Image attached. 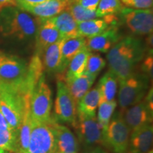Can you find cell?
I'll return each mask as SVG.
<instances>
[{
    "label": "cell",
    "mask_w": 153,
    "mask_h": 153,
    "mask_svg": "<svg viewBox=\"0 0 153 153\" xmlns=\"http://www.w3.org/2000/svg\"><path fill=\"white\" fill-rule=\"evenodd\" d=\"M125 7L137 9H152L153 0H126L123 3Z\"/></svg>",
    "instance_id": "1f68e13d"
},
{
    "label": "cell",
    "mask_w": 153,
    "mask_h": 153,
    "mask_svg": "<svg viewBox=\"0 0 153 153\" xmlns=\"http://www.w3.org/2000/svg\"><path fill=\"white\" fill-rule=\"evenodd\" d=\"M79 142L86 149L103 145L104 133L96 116H89L76 111V119L72 124Z\"/></svg>",
    "instance_id": "52a82bcc"
},
{
    "label": "cell",
    "mask_w": 153,
    "mask_h": 153,
    "mask_svg": "<svg viewBox=\"0 0 153 153\" xmlns=\"http://www.w3.org/2000/svg\"><path fill=\"white\" fill-rule=\"evenodd\" d=\"M85 153H108V152H107L106 151H105V150L100 148V147H96V148H94L92 149H89V150H88L87 152H85Z\"/></svg>",
    "instance_id": "74e56055"
},
{
    "label": "cell",
    "mask_w": 153,
    "mask_h": 153,
    "mask_svg": "<svg viewBox=\"0 0 153 153\" xmlns=\"http://www.w3.org/2000/svg\"><path fill=\"white\" fill-rule=\"evenodd\" d=\"M18 131H3L0 129V148L11 153L17 152Z\"/></svg>",
    "instance_id": "4dcf8cb0"
},
{
    "label": "cell",
    "mask_w": 153,
    "mask_h": 153,
    "mask_svg": "<svg viewBox=\"0 0 153 153\" xmlns=\"http://www.w3.org/2000/svg\"><path fill=\"white\" fill-rule=\"evenodd\" d=\"M124 7L120 0H100L96 12L99 18H103L109 15L119 14Z\"/></svg>",
    "instance_id": "83f0119b"
},
{
    "label": "cell",
    "mask_w": 153,
    "mask_h": 153,
    "mask_svg": "<svg viewBox=\"0 0 153 153\" xmlns=\"http://www.w3.org/2000/svg\"><path fill=\"white\" fill-rule=\"evenodd\" d=\"M66 10L71 14L72 17L77 23L99 18L96 11H89L83 8L74 0H71Z\"/></svg>",
    "instance_id": "f1b7e54d"
},
{
    "label": "cell",
    "mask_w": 153,
    "mask_h": 153,
    "mask_svg": "<svg viewBox=\"0 0 153 153\" xmlns=\"http://www.w3.org/2000/svg\"><path fill=\"white\" fill-rule=\"evenodd\" d=\"M118 79L111 70H108L99 80L98 87L101 94L100 101H112L115 100L117 92Z\"/></svg>",
    "instance_id": "cb8c5ba5"
},
{
    "label": "cell",
    "mask_w": 153,
    "mask_h": 153,
    "mask_svg": "<svg viewBox=\"0 0 153 153\" xmlns=\"http://www.w3.org/2000/svg\"><path fill=\"white\" fill-rule=\"evenodd\" d=\"M62 77L63 76L60 74H58L57 81V94L53 117L58 123L61 122L72 124L76 119V105Z\"/></svg>",
    "instance_id": "9c48e42d"
},
{
    "label": "cell",
    "mask_w": 153,
    "mask_h": 153,
    "mask_svg": "<svg viewBox=\"0 0 153 153\" xmlns=\"http://www.w3.org/2000/svg\"><path fill=\"white\" fill-rule=\"evenodd\" d=\"M96 77L84 72L79 77L65 81L72 99L77 105L78 102L93 85Z\"/></svg>",
    "instance_id": "7402d4cb"
},
{
    "label": "cell",
    "mask_w": 153,
    "mask_h": 153,
    "mask_svg": "<svg viewBox=\"0 0 153 153\" xmlns=\"http://www.w3.org/2000/svg\"><path fill=\"white\" fill-rule=\"evenodd\" d=\"M47 1L48 0H15L16 6L20 9L24 8V7H34Z\"/></svg>",
    "instance_id": "e575fe53"
},
{
    "label": "cell",
    "mask_w": 153,
    "mask_h": 153,
    "mask_svg": "<svg viewBox=\"0 0 153 153\" xmlns=\"http://www.w3.org/2000/svg\"><path fill=\"white\" fill-rule=\"evenodd\" d=\"M31 130L32 118L30 116V106H28L25 112L22 125L18 130L16 153H27Z\"/></svg>",
    "instance_id": "484cf974"
},
{
    "label": "cell",
    "mask_w": 153,
    "mask_h": 153,
    "mask_svg": "<svg viewBox=\"0 0 153 153\" xmlns=\"http://www.w3.org/2000/svg\"><path fill=\"white\" fill-rule=\"evenodd\" d=\"M117 103L116 100L112 101H100L99 104L98 116L97 120L101 126L104 135L108 128V124L111 119L113 114H114Z\"/></svg>",
    "instance_id": "4316f807"
},
{
    "label": "cell",
    "mask_w": 153,
    "mask_h": 153,
    "mask_svg": "<svg viewBox=\"0 0 153 153\" xmlns=\"http://www.w3.org/2000/svg\"><path fill=\"white\" fill-rule=\"evenodd\" d=\"M50 21L55 25L62 39L79 37L78 23L68 10L63 11Z\"/></svg>",
    "instance_id": "ffe728a7"
},
{
    "label": "cell",
    "mask_w": 153,
    "mask_h": 153,
    "mask_svg": "<svg viewBox=\"0 0 153 153\" xmlns=\"http://www.w3.org/2000/svg\"><path fill=\"white\" fill-rule=\"evenodd\" d=\"M0 153H11V152H9L8 150H4V149L0 148Z\"/></svg>",
    "instance_id": "f35d334b"
},
{
    "label": "cell",
    "mask_w": 153,
    "mask_h": 153,
    "mask_svg": "<svg viewBox=\"0 0 153 153\" xmlns=\"http://www.w3.org/2000/svg\"><path fill=\"white\" fill-rule=\"evenodd\" d=\"M0 129L3 130V131H12V130H14L11 128L10 126L9 125L8 122L5 119L4 116H3L1 111H0Z\"/></svg>",
    "instance_id": "d590c367"
},
{
    "label": "cell",
    "mask_w": 153,
    "mask_h": 153,
    "mask_svg": "<svg viewBox=\"0 0 153 153\" xmlns=\"http://www.w3.org/2000/svg\"><path fill=\"white\" fill-rule=\"evenodd\" d=\"M90 53L91 51L85 47L72 59L68 65V70L65 76L64 81L79 77L85 72L87 58Z\"/></svg>",
    "instance_id": "d4e9b609"
},
{
    "label": "cell",
    "mask_w": 153,
    "mask_h": 153,
    "mask_svg": "<svg viewBox=\"0 0 153 153\" xmlns=\"http://www.w3.org/2000/svg\"><path fill=\"white\" fill-rule=\"evenodd\" d=\"M85 47V38L79 36L64 39L61 49L60 74L65 72L72 59Z\"/></svg>",
    "instance_id": "44dd1931"
},
{
    "label": "cell",
    "mask_w": 153,
    "mask_h": 153,
    "mask_svg": "<svg viewBox=\"0 0 153 153\" xmlns=\"http://www.w3.org/2000/svg\"><path fill=\"white\" fill-rule=\"evenodd\" d=\"M27 153H57L54 133L48 123H41L32 119Z\"/></svg>",
    "instance_id": "30bf717a"
},
{
    "label": "cell",
    "mask_w": 153,
    "mask_h": 153,
    "mask_svg": "<svg viewBox=\"0 0 153 153\" xmlns=\"http://www.w3.org/2000/svg\"><path fill=\"white\" fill-rule=\"evenodd\" d=\"M146 47L141 40L133 36L122 38L107 53L109 70L118 81L135 72L137 64L145 57Z\"/></svg>",
    "instance_id": "7a4b0ae2"
},
{
    "label": "cell",
    "mask_w": 153,
    "mask_h": 153,
    "mask_svg": "<svg viewBox=\"0 0 153 153\" xmlns=\"http://www.w3.org/2000/svg\"><path fill=\"white\" fill-rule=\"evenodd\" d=\"M131 133L122 114L115 113L104 135L103 145L114 153H127Z\"/></svg>",
    "instance_id": "ba28073f"
},
{
    "label": "cell",
    "mask_w": 153,
    "mask_h": 153,
    "mask_svg": "<svg viewBox=\"0 0 153 153\" xmlns=\"http://www.w3.org/2000/svg\"><path fill=\"white\" fill-rule=\"evenodd\" d=\"M30 95L0 88V111L12 129L18 131L25 112L30 106Z\"/></svg>",
    "instance_id": "277c9868"
},
{
    "label": "cell",
    "mask_w": 153,
    "mask_h": 153,
    "mask_svg": "<svg viewBox=\"0 0 153 153\" xmlns=\"http://www.w3.org/2000/svg\"><path fill=\"white\" fill-rule=\"evenodd\" d=\"M123 118L131 132L148 124H152L153 108L147 104L144 99L137 104L125 109Z\"/></svg>",
    "instance_id": "7c38bea8"
},
{
    "label": "cell",
    "mask_w": 153,
    "mask_h": 153,
    "mask_svg": "<svg viewBox=\"0 0 153 153\" xmlns=\"http://www.w3.org/2000/svg\"><path fill=\"white\" fill-rule=\"evenodd\" d=\"M101 101L98 87H95L85 94L76 105V111L89 116H96V111Z\"/></svg>",
    "instance_id": "603a6c76"
},
{
    "label": "cell",
    "mask_w": 153,
    "mask_h": 153,
    "mask_svg": "<svg viewBox=\"0 0 153 153\" xmlns=\"http://www.w3.org/2000/svg\"><path fill=\"white\" fill-rule=\"evenodd\" d=\"M40 19L16 6L0 10V34L4 38L19 43L35 40Z\"/></svg>",
    "instance_id": "3957f363"
},
{
    "label": "cell",
    "mask_w": 153,
    "mask_h": 153,
    "mask_svg": "<svg viewBox=\"0 0 153 153\" xmlns=\"http://www.w3.org/2000/svg\"><path fill=\"white\" fill-rule=\"evenodd\" d=\"M49 123L54 133L57 153H78L79 143L73 133L68 127L57 122L53 116Z\"/></svg>",
    "instance_id": "4fadbf2b"
},
{
    "label": "cell",
    "mask_w": 153,
    "mask_h": 153,
    "mask_svg": "<svg viewBox=\"0 0 153 153\" xmlns=\"http://www.w3.org/2000/svg\"><path fill=\"white\" fill-rule=\"evenodd\" d=\"M153 126L148 124L131 133L127 153H152Z\"/></svg>",
    "instance_id": "9a60e30c"
},
{
    "label": "cell",
    "mask_w": 153,
    "mask_h": 153,
    "mask_svg": "<svg viewBox=\"0 0 153 153\" xmlns=\"http://www.w3.org/2000/svg\"><path fill=\"white\" fill-rule=\"evenodd\" d=\"M118 24V19L116 15H109L103 18L78 23V31L79 36L89 38L102 33L110 26L117 25Z\"/></svg>",
    "instance_id": "ac0fdd59"
},
{
    "label": "cell",
    "mask_w": 153,
    "mask_h": 153,
    "mask_svg": "<svg viewBox=\"0 0 153 153\" xmlns=\"http://www.w3.org/2000/svg\"><path fill=\"white\" fill-rule=\"evenodd\" d=\"M64 39L48 46L41 55L43 69L48 73L60 74L61 49Z\"/></svg>",
    "instance_id": "d6986e66"
},
{
    "label": "cell",
    "mask_w": 153,
    "mask_h": 153,
    "mask_svg": "<svg viewBox=\"0 0 153 153\" xmlns=\"http://www.w3.org/2000/svg\"><path fill=\"white\" fill-rule=\"evenodd\" d=\"M106 62L101 55L90 53L87 60L85 73L97 78L101 70L104 68Z\"/></svg>",
    "instance_id": "f546056e"
},
{
    "label": "cell",
    "mask_w": 153,
    "mask_h": 153,
    "mask_svg": "<svg viewBox=\"0 0 153 153\" xmlns=\"http://www.w3.org/2000/svg\"><path fill=\"white\" fill-rule=\"evenodd\" d=\"M52 105V91L43 74L30 95V112L32 119L41 123H48L51 118Z\"/></svg>",
    "instance_id": "8992f818"
},
{
    "label": "cell",
    "mask_w": 153,
    "mask_h": 153,
    "mask_svg": "<svg viewBox=\"0 0 153 153\" xmlns=\"http://www.w3.org/2000/svg\"><path fill=\"white\" fill-rule=\"evenodd\" d=\"M78 4L89 11H96L100 0H74Z\"/></svg>",
    "instance_id": "836d02e7"
},
{
    "label": "cell",
    "mask_w": 153,
    "mask_h": 153,
    "mask_svg": "<svg viewBox=\"0 0 153 153\" xmlns=\"http://www.w3.org/2000/svg\"><path fill=\"white\" fill-rule=\"evenodd\" d=\"M152 55L149 53V55L145 57L144 62L142 65L143 72L147 74L150 78H152Z\"/></svg>",
    "instance_id": "d6a6232c"
},
{
    "label": "cell",
    "mask_w": 153,
    "mask_h": 153,
    "mask_svg": "<svg viewBox=\"0 0 153 153\" xmlns=\"http://www.w3.org/2000/svg\"><path fill=\"white\" fill-rule=\"evenodd\" d=\"M10 6H16L15 0H0V10L4 7Z\"/></svg>",
    "instance_id": "8d00e7d4"
},
{
    "label": "cell",
    "mask_w": 153,
    "mask_h": 153,
    "mask_svg": "<svg viewBox=\"0 0 153 153\" xmlns=\"http://www.w3.org/2000/svg\"><path fill=\"white\" fill-rule=\"evenodd\" d=\"M118 15L120 16L128 28L135 35L144 36L152 33V9H137L125 7Z\"/></svg>",
    "instance_id": "8fae6325"
},
{
    "label": "cell",
    "mask_w": 153,
    "mask_h": 153,
    "mask_svg": "<svg viewBox=\"0 0 153 153\" xmlns=\"http://www.w3.org/2000/svg\"><path fill=\"white\" fill-rule=\"evenodd\" d=\"M122 38L117 25L110 26L102 33L86 40V47L89 51L106 53Z\"/></svg>",
    "instance_id": "5bb4252c"
},
{
    "label": "cell",
    "mask_w": 153,
    "mask_h": 153,
    "mask_svg": "<svg viewBox=\"0 0 153 153\" xmlns=\"http://www.w3.org/2000/svg\"><path fill=\"white\" fill-rule=\"evenodd\" d=\"M150 78L143 72H134L125 79L119 80L118 104L122 109L140 102L145 98Z\"/></svg>",
    "instance_id": "5b68a950"
},
{
    "label": "cell",
    "mask_w": 153,
    "mask_h": 153,
    "mask_svg": "<svg viewBox=\"0 0 153 153\" xmlns=\"http://www.w3.org/2000/svg\"><path fill=\"white\" fill-rule=\"evenodd\" d=\"M43 70L42 61L37 57H32L28 62L22 57L0 51V88L31 95Z\"/></svg>",
    "instance_id": "6da1fadb"
},
{
    "label": "cell",
    "mask_w": 153,
    "mask_h": 153,
    "mask_svg": "<svg viewBox=\"0 0 153 153\" xmlns=\"http://www.w3.org/2000/svg\"><path fill=\"white\" fill-rule=\"evenodd\" d=\"M71 0H48L34 7L21 9L41 19H48L66 10Z\"/></svg>",
    "instance_id": "e0dca14e"
},
{
    "label": "cell",
    "mask_w": 153,
    "mask_h": 153,
    "mask_svg": "<svg viewBox=\"0 0 153 153\" xmlns=\"http://www.w3.org/2000/svg\"><path fill=\"white\" fill-rule=\"evenodd\" d=\"M126 1V0H120V1H121L122 3H124Z\"/></svg>",
    "instance_id": "ab89813d"
},
{
    "label": "cell",
    "mask_w": 153,
    "mask_h": 153,
    "mask_svg": "<svg viewBox=\"0 0 153 153\" xmlns=\"http://www.w3.org/2000/svg\"><path fill=\"white\" fill-rule=\"evenodd\" d=\"M40 19V24L36 31L35 41L36 53L41 56L48 46L62 39L55 25L50 19Z\"/></svg>",
    "instance_id": "2e32d148"
}]
</instances>
